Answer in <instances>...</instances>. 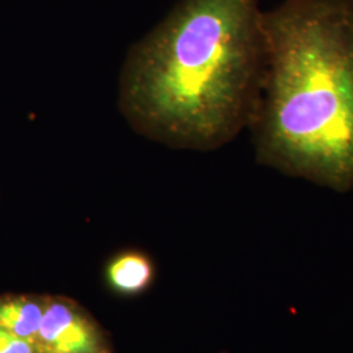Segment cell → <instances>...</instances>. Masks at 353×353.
Listing matches in <instances>:
<instances>
[{
  "instance_id": "1",
  "label": "cell",
  "mask_w": 353,
  "mask_h": 353,
  "mask_svg": "<svg viewBox=\"0 0 353 353\" xmlns=\"http://www.w3.org/2000/svg\"><path fill=\"white\" fill-rule=\"evenodd\" d=\"M261 0H182L131 46L118 108L141 137L212 152L249 128L265 76Z\"/></svg>"
},
{
  "instance_id": "2",
  "label": "cell",
  "mask_w": 353,
  "mask_h": 353,
  "mask_svg": "<svg viewBox=\"0 0 353 353\" xmlns=\"http://www.w3.org/2000/svg\"><path fill=\"white\" fill-rule=\"evenodd\" d=\"M263 85L249 130L256 164L353 189V0H281L263 11Z\"/></svg>"
},
{
  "instance_id": "3",
  "label": "cell",
  "mask_w": 353,
  "mask_h": 353,
  "mask_svg": "<svg viewBox=\"0 0 353 353\" xmlns=\"http://www.w3.org/2000/svg\"><path fill=\"white\" fill-rule=\"evenodd\" d=\"M37 348L57 353H106L96 325L75 303L61 299L45 300Z\"/></svg>"
},
{
  "instance_id": "4",
  "label": "cell",
  "mask_w": 353,
  "mask_h": 353,
  "mask_svg": "<svg viewBox=\"0 0 353 353\" xmlns=\"http://www.w3.org/2000/svg\"><path fill=\"white\" fill-rule=\"evenodd\" d=\"M45 300L34 296H0V328L37 345Z\"/></svg>"
},
{
  "instance_id": "5",
  "label": "cell",
  "mask_w": 353,
  "mask_h": 353,
  "mask_svg": "<svg viewBox=\"0 0 353 353\" xmlns=\"http://www.w3.org/2000/svg\"><path fill=\"white\" fill-rule=\"evenodd\" d=\"M114 290L122 293H138L145 290L153 278L151 259L137 250H127L114 256L106 270Z\"/></svg>"
},
{
  "instance_id": "6",
  "label": "cell",
  "mask_w": 353,
  "mask_h": 353,
  "mask_svg": "<svg viewBox=\"0 0 353 353\" xmlns=\"http://www.w3.org/2000/svg\"><path fill=\"white\" fill-rule=\"evenodd\" d=\"M0 353H38V348L36 344L0 328Z\"/></svg>"
},
{
  "instance_id": "7",
  "label": "cell",
  "mask_w": 353,
  "mask_h": 353,
  "mask_svg": "<svg viewBox=\"0 0 353 353\" xmlns=\"http://www.w3.org/2000/svg\"><path fill=\"white\" fill-rule=\"evenodd\" d=\"M38 353H57L52 351H48V350H38Z\"/></svg>"
}]
</instances>
